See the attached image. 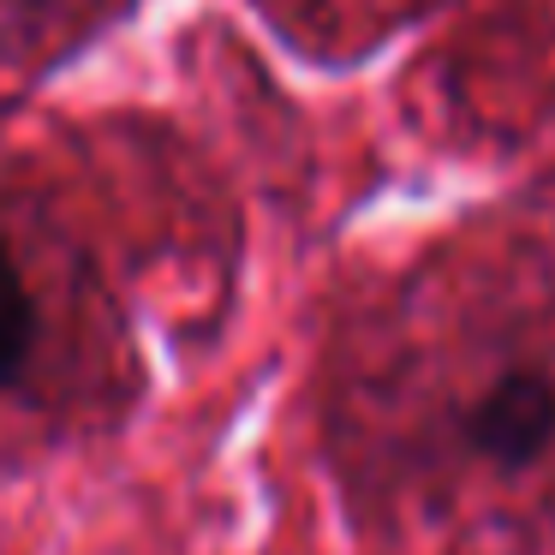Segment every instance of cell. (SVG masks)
Returning <instances> with one entry per match:
<instances>
[{"instance_id":"obj_1","label":"cell","mask_w":555,"mask_h":555,"mask_svg":"<svg viewBox=\"0 0 555 555\" xmlns=\"http://www.w3.org/2000/svg\"><path fill=\"white\" fill-rule=\"evenodd\" d=\"M466 442L495 466H531L555 442V383L538 371H507L472 400Z\"/></svg>"},{"instance_id":"obj_2","label":"cell","mask_w":555,"mask_h":555,"mask_svg":"<svg viewBox=\"0 0 555 555\" xmlns=\"http://www.w3.org/2000/svg\"><path fill=\"white\" fill-rule=\"evenodd\" d=\"M30 340H37V311H30V287L13 269V257L0 251V388L18 383L30 359Z\"/></svg>"}]
</instances>
